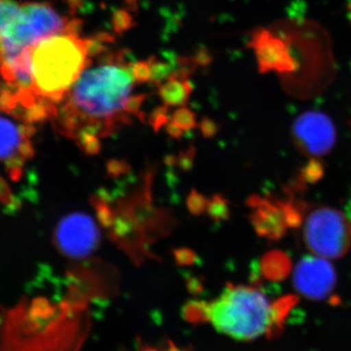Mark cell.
I'll use <instances>...</instances> for the list:
<instances>
[{
	"label": "cell",
	"mask_w": 351,
	"mask_h": 351,
	"mask_svg": "<svg viewBox=\"0 0 351 351\" xmlns=\"http://www.w3.org/2000/svg\"><path fill=\"white\" fill-rule=\"evenodd\" d=\"M87 39L78 34H55L32 47L34 88L41 101L57 108L83 71L92 64Z\"/></svg>",
	"instance_id": "3"
},
{
	"label": "cell",
	"mask_w": 351,
	"mask_h": 351,
	"mask_svg": "<svg viewBox=\"0 0 351 351\" xmlns=\"http://www.w3.org/2000/svg\"><path fill=\"white\" fill-rule=\"evenodd\" d=\"M32 130L16 117L0 114V163L22 160L31 152Z\"/></svg>",
	"instance_id": "9"
},
{
	"label": "cell",
	"mask_w": 351,
	"mask_h": 351,
	"mask_svg": "<svg viewBox=\"0 0 351 351\" xmlns=\"http://www.w3.org/2000/svg\"><path fill=\"white\" fill-rule=\"evenodd\" d=\"M292 140L298 151L304 156L320 158L330 154L335 147L336 127L324 113L306 112L293 123Z\"/></svg>",
	"instance_id": "6"
},
{
	"label": "cell",
	"mask_w": 351,
	"mask_h": 351,
	"mask_svg": "<svg viewBox=\"0 0 351 351\" xmlns=\"http://www.w3.org/2000/svg\"><path fill=\"white\" fill-rule=\"evenodd\" d=\"M125 2L127 6L132 9V10H133V9H137L138 0H125Z\"/></svg>",
	"instance_id": "16"
},
{
	"label": "cell",
	"mask_w": 351,
	"mask_h": 351,
	"mask_svg": "<svg viewBox=\"0 0 351 351\" xmlns=\"http://www.w3.org/2000/svg\"><path fill=\"white\" fill-rule=\"evenodd\" d=\"M66 1L68 2L69 5L71 6L73 10L77 9L82 3V0H66Z\"/></svg>",
	"instance_id": "15"
},
{
	"label": "cell",
	"mask_w": 351,
	"mask_h": 351,
	"mask_svg": "<svg viewBox=\"0 0 351 351\" xmlns=\"http://www.w3.org/2000/svg\"><path fill=\"white\" fill-rule=\"evenodd\" d=\"M73 20L63 17L46 2H27L0 32V61L55 34H71Z\"/></svg>",
	"instance_id": "5"
},
{
	"label": "cell",
	"mask_w": 351,
	"mask_h": 351,
	"mask_svg": "<svg viewBox=\"0 0 351 351\" xmlns=\"http://www.w3.org/2000/svg\"><path fill=\"white\" fill-rule=\"evenodd\" d=\"M189 76L179 73H173L165 82L158 85V94L168 107H182L188 101L193 87Z\"/></svg>",
	"instance_id": "10"
},
{
	"label": "cell",
	"mask_w": 351,
	"mask_h": 351,
	"mask_svg": "<svg viewBox=\"0 0 351 351\" xmlns=\"http://www.w3.org/2000/svg\"><path fill=\"white\" fill-rule=\"evenodd\" d=\"M112 27L115 32L122 34L133 27V17L125 10H119L112 17Z\"/></svg>",
	"instance_id": "13"
},
{
	"label": "cell",
	"mask_w": 351,
	"mask_h": 351,
	"mask_svg": "<svg viewBox=\"0 0 351 351\" xmlns=\"http://www.w3.org/2000/svg\"><path fill=\"white\" fill-rule=\"evenodd\" d=\"M19 9L17 0H0V32L17 15Z\"/></svg>",
	"instance_id": "11"
},
{
	"label": "cell",
	"mask_w": 351,
	"mask_h": 351,
	"mask_svg": "<svg viewBox=\"0 0 351 351\" xmlns=\"http://www.w3.org/2000/svg\"><path fill=\"white\" fill-rule=\"evenodd\" d=\"M99 57L83 71L54 114L64 134L92 152L99 149V138L140 117L145 100L144 95L132 94L136 80L126 51Z\"/></svg>",
	"instance_id": "1"
},
{
	"label": "cell",
	"mask_w": 351,
	"mask_h": 351,
	"mask_svg": "<svg viewBox=\"0 0 351 351\" xmlns=\"http://www.w3.org/2000/svg\"><path fill=\"white\" fill-rule=\"evenodd\" d=\"M299 206L298 228L306 250L330 261L343 257L351 247V223L346 214L326 205Z\"/></svg>",
	"instance_id": "4"
},
{
	"label": "cell",
	"mask_w": 351,
	"mask_h": 351,
	"mask_svg": "<svg viewBox=\"0 0 351 351\" xmlns=\"http://www.w3.org/2000/svg\"><path fill=\"white\" fill-rule=\"evenodd\" d=\"M100 232L91 217L75 213L64 217L55 230V243L64 256L84 258L98 246Z\"/></svg>",
	"instance_id": "7"
},
{
	"label": "cell",
	"mask_w": 351,
	"mask_h": 351,
	"mask_svg": "<svg viewBox=\"0 0 351 351\" xmlns=\"http://www.w3.org/2000/svg\"><path fill=\"white\" fill-rule=\"evenodd\" d=\"M3 94H4V85H2L1 82H0V108H2V101H3Z\"/></svg>",
	"instance_id": "17"
},
{
	"label": "cell",
	"mask_w": 351,
	"mask_h": 351,
	"mask_svg": "<svg viewBox=\"0 0 351 351\" xmlns=\"http://www.w3.org/2000/svg\"><path fill=\"white\" fill-rule=\"evenodd\" d=\"M134 78L136 82L145 83L151 80V68L149 61L138 62L132 64Z\"/></svg>",
	"instance_id": "14"
},
{
	"label": "cell",
	"mask_w": 351,
	"mask_h": 351,
	"mask_svg": "<svg viewBox=\"0 0 351 351\" xmlns=\"http://www.w3.org/2000/svg\"><path fill=\"white\" fill-rule=\"evenodd\" d=\"M337 283L336 270L327 258L311 255L298 263L294 272V285L307 299H326Z\"/></svg>",
	"instance_id": "8"
},
{
	"label": "cell",
	"mask_w": 351,
	"mask_h": 351,
	"mask_svg": "<svg viewBox=\"0 0 351 351\" xmlns=\"http://www.w3.org/2000/svg\"><path fill=\"white\" fill-rule=\"evenodd\" d=\"M295 304L297 298L293 295L270 301L255 286L228 285L213 301L189 304L188 317L207 321L221 334L237 341H252L265 335L276 339Z\"/></svg>",
	"instance_id": "2"
},
{
	"label": "cell",
	"mask_w": 351,
	"mask_h": 351,
	"mask_svg": "<svg viewBox=\"0 0 351 351\" xmlns=\"http://www.w3.org/2000/svg\"><path fill=\"white\" fill-rule=\"evenodd\" d=\"M195 123V114L188 108H179L173 117V124L177 130L191 128Z\"/></svg>",
	"instance_id": "12"
}]
</instances>
